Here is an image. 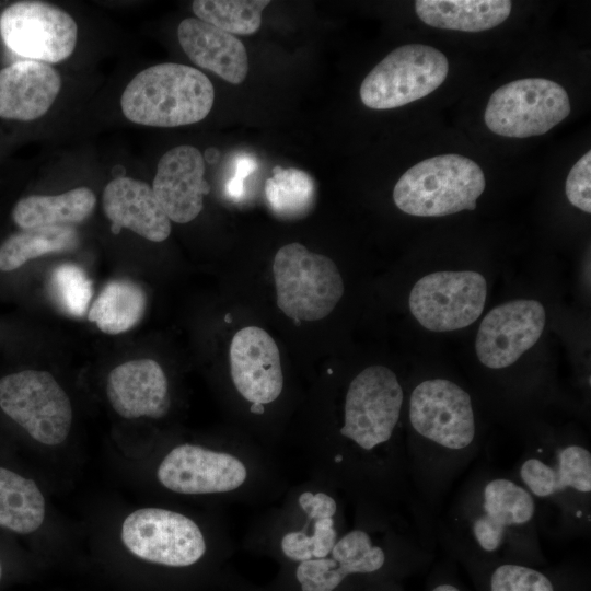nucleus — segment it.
<instances>
[{
  "mask_svg": "<svg viewBox=\"0 0 591 591\" xmlns=\"http://www.w3.org/2000/svg\"><path fill=\"white\" fill-rule=\"evenodd\" d=\"M270 3L268 0H195L193 12L224 32L251 35L262 24V12Z\"/></svg>",
  "mask_w": 591,
  "mask_h": 591,
  "instance_id": "cd10ccee",
  "label": "nucleus"
},
{
  "mask_svg": "<svg viewBox=\"0 0 591 591\" xmlns=\"http://www.w3.org/2000/svg\"><path fill=\"white\" fill-rule=\"evenodd\" d=\"M431 591H461V590L451 583H440L436 586Z\"/></svg>",
  "mask_w": 591,
  "mask_h": 591,
  "instance_id": "72a5a7b5",
  "label": "nucleus"
},
{
  "mask_svg": "<svg viewBox=\"0 0 591 591\" xmlns=\"http://www.w3.org/2000/svg\"><path fill=\"white\" fill-rule=\"evenodd\" d=\"M545 318L544 306L535 300H514L495 306L477 332L478 360L490 369L513 364L538 340Z\"/></svg>",
  "mask_w": 591,
  "mask_h": 591,
  "instance_id": "dca6fc26",
  "label": "nucleus"
},
{
  "mask_svg": "<svg viewBox=\"0 0 591 591\" xmlns=\"http://www.w3.org/2000/svg\"><path fill=\"white\" fill-rule=\"evenodd\" d=\"M537 503L511 472L480 467L461 485L437 533L441 543L479 556L540 549Z\"/></svg>",
  "mask_w": 591,
  "mask_h": 591,
  "instance_id": "f257e3e1",
  "label": "nucleus"
},
{
  "mask_svg": "<svg viewBox=\"0 0 591 591\" xmlns=\"http://www.w3.org/2000/svg\"><path fill=\"white\" fill-rule=\"evenodd\" d=\"M107 398L124 418L164 417L171 408L169 381L152 359H137L115 367L108 374Z\"/></svg>",
  "mask_w": 591,
  "mask_h": 591,
  "instance_id": "a211bd4d",
  "label": "nucleus"
},
{
  "mask_svg": "<svg viewBox=\"0 0 591 591\" xmlns=\"http://www.w3.org/2000/svg\"><path fill=\"white\" fill-rule=\"evenodd\" d=\"M255 160L248 155H240L235 161V172L233 177L245 181L256 169Z\"/></svg>",
  "mask_w": 591,
  "mask_h": 591,
  "instance_id": "2f4dec72",
  "label": "nucleus"
},
{
  "mask_svg": "<svg viewBox=\"0 0 591 591\" xmlns=\"http://www.w3.org/2000/svg\"><path fill=\"white\" fill-rule=\"evenodd\" d=\"M0 409L32 439L62 443L71 429L69 396L46 371L24 370L0 379Z\"/></svg>",
  "mask_w": 591,
  "mask_h": 591,
  "instance_id": "1a4fd4ad",
  "label": "nucleus"
},
{
  "mask_svg": "<svg viewBox=\"0 0 591 591\" xmlns=\"http://www.w3.org/2000/svg\"><path fill=\"white\" fill-rule=\"evenodd\" d=\"M146 294L135 282L126 279L107 283L93 302L88 320L111 335L129 331L144 315Z\"/></svg>",
  "mask_w": 591,
  "mask_h": 591,
  "instance_id": "393cba45",
  "label": "nucleus"
},
{
  "mask_svg": "<svg viewBox=\"0 0 591 591\" xmlns=\"http://www.w3.org/2000/svg\"><path fill=\"white\" fill-rule=\"evenodd\" d=\"M4 573H5L4 563H3V559L0 556V584L2 583V581L4 579Z\"/></svg>",
  "mask_w": 591,
  "mask_h": 591,
  "instance_id": "f704fd0d",
  "label": "nucleus"
},
{
  "mask_svg": "<svg viewBox=\"0 0 591 591\" xmlns=\"http://www.w3.org/2000/svg\"><path fill=\"white\" fill-rule=\"evenodd\" d=\"M273 274L277 306L298 324L326 317L344 294L343 278L335 263L298 242L277 251Z\"/></svg>",
  "mask_w": 591,
  "mask_h": 591,
  "instance_id": "6e6552de",
  "label": "nucleus"
},
{
  "mask_svg": "<svg viewBox=\"0 0 591 591\" xmlns=\"http://www.w3.org/2000/svg\"><path fill=\"white\" fill-rule=\"evenodd\" d=\"M487 282L473 270L436 271L420 278L409 294V310L426 329L450 332L464 328L482 314Z\"/></svg>",
  "mask_w": 591,
  "mask_h": 591,
  "instance_id": "ddd939ff",
  "label": "nucleus"
},
{
  "mask_svg": "<svg viewBox=\"0 0 591 591\" xmlns=\"http://www.w3.org/2000/svg\"><path fill=\"white\" fill-rule=\"evenodd\" d=\"M316 195L314 179L306 172L280 165L265 184V196L273 212L282 219H300L313 208Z\"/></svg>",
  "mask_w": 591,
  "mask_h": 591,
  "instance_id": "bb28decb",
  "label": "nucleus"
},
{
  "mask_svg": "<svg viewBox=\"0 0 591 591\" xmlns=\"http://www.w3.org/2000/svg\"><path fill=\"white\" fill-rule=\"evenodd\" d=\"M488 586L489 591H555L549 577L522 563H499Z\"/></svg>",
  "mask_w": 591,
  "mask_h": 591,
  "instance_id": "c756f323",
  "label": "nucleus"
},
{
  "mask_svg": "<svg viewBox=\"0 0 591 591\" xmlns=\"http://www.w3.org/2000/svg\"><path fill=\"white\" fill-rule=\"evenodd\" d=\"M3 43L27 60L60 62L73 53L78 26L70 14L42 1H20L0 16Z\"/></svg>",
  "mask_w": 591,
  "mask_h": 591,
  "instance_id": "4468645a",
  "label": "nucleus"
},
{
  "mask_svg": "<svg viewBox=\"0 0 591 591\" xmlns=\"http://www.w3.org/2000/svg\"><path fill=\"white\" fill-rule=\"evenodd\" d=\"M232 384L253 416H264L285 387L280 354L274 338L263 328L240 329L230 345Z\"/></svg>",
  "mask_w": 591,
  "mask_h": 591,
  "instance_id": "2eb2a0df",
  "label": "nucleus"
},
{
  "mask_svg": "<svg viewBox=\"0 0 591 591\" xmlns=\"http://www.w3.org/2000/svg\"><path fill=\"white\" fill-rule=\"evenodd\" d=\"M204 173V157L193 146L174 147L161 157L152 190L170 220L187 223L200 213L210 192Z\"/></svg>",
  "mask_w": 591,
  "mask_h": 591,
  "instance_id": "f3484780",
  "label": "nucleus"
},
{
  "mask_svg": "<svg viewBox=\"0 0 591 591\" xmlns=\"http://www.w3.org/2000/svg\"><path fill=\"white\" fill-rule=\"evenodd\" d=\"M227 195L233 200H240L245 193L244 181L231 177L225 185Z\"/></svg>",
  "mask_w": 591,
  "mask_h": 591,
  "instance_id": "473e14b6",
  "label": "nucleus"
},
{
  "mask_svg": "<svg viewBox=\"0 0 591 591\" xmlns=\"http://www.w3.org/2000/svg\"><path fill=\"white\" fill-rule=\"evenodd\" d=\"M213 101L215 89L205 73L165 62L136 74L123 92L120 106L125 117L135 124L177 127L206 118Z\"/></svg>",
  "mask_w": 591,
  "mask_h": 591,
  "instance_id": "423d86ee",
  "label": "nucleus"
},
{
  "mask_svg": "<svg viewBox=\"0 0 591 591\" xmlns=\"http://www.w3.org/2000/svg\"><path fill=\"white\" fill-rule=\"evenodd\" d=\"M273 452L234 443L210 448L181 443L158 465V482L185 496H212L232 503H257L280 498L288 482Z\"/></svg>",
  "mask_w": 591,
  "mask_h": 591,
  "instance_id": "7ed1b4c3",
  "label": "nucleus"
},
{
  "mask_svg": "<svg viewBox=\"0 0 591 591\" xmlns=\"http://www.w3.org/2000/svg\"><path fill=\"white\" fill-rule=\"evenodd\" d=\"M50 289L57 303L68 314L77 317L84 315L93 294L91 279L81 267L73 264H62L54 269Z\"/></svg>",
  "mask_w": 591,
  "mask_h": 591,
  "instance_id": "c85d7f7f",
  "label": "nucleus"
},
{
  "mask_svg": "<svg viewBox=\"0 0 591 591\" xmlns=\"http://www.w3.org/2000/svg\"><path fill=\"white\" fill-rule=\"evenodd\" d=\"M61 89L48 63L21 60L0 70V117L30 121L45 115Z\"/></svg>",
  "mask_w": 591,
  "mask_h": 591,
  "instance_id": "6ab92c4d",
  "label": "nucleus"
},
{
  "mask_svg": "<svg viewBox=\"0 0 591 591\" xmlns=\"http://www.w3.org/2000/svg\"><path fill=\"white\" fill-rule=\"evenodd\" d=\"M179 45L197 66L223 80L242 83L248 72V58L243 43L234 35L195 18L183 20L177 28Z\"/></svg>",
  "mask_w": 591,
  "mask_h": 591,
  "instance_id": "412c9836",
  "label": "nucleus"
},
{
  "mask_svg": "<svg viewBox=\"0 0 591 591\" xmlns=\"http://www.w3.org/2000/svg\"><path fill=\"white\" fill-rule=\"evenodd\" d=\"M280 498L251 525L245 543L293 564L327 556L349 523L346 498L312 477L289 486Z\"/></svg>",
  "mask_w": 591,
  "mask_h": 591,
  "instance_id": "20e7f679",
  "label": "nucleus"
},
{
  "mask_svg": "<svg viewBox=\"0 0 591 591\" xmlns=\"http://www.w3.org/2000/svg\"><path fill=\"white\" fill-rule=\"evenodd\" d=\"M591 152L584 153L571 167L566 179V196L580 210L591 212Z\"/></svg>",
  "mask_w": 591,
  "mask_h": 591,
  "instance_id": "7c9ffc66",
  "label": "nucleus"
},
{
  "mask_svg": "<svg viewBox=\"0 0 591 591\" xmlns=\"http://www.w3.org/2000/svg\"><path fill=\"white\" fill-rule=\"evenodd\" d=\"M95 205V194L88 187H78L54 196L22 198L14 206L12 218L23 230L66 225L85 220Z\"/></svg>",
  "mask_w": 591,
  "mask_h": 591,
  "instance_id": "5701e85b",
  "label": "nucleus"
},
{
  "mask_svg": "<svg viewBox=\"0 0 591 591\" xmlns=\"http://www.w3.org/2000/svg\"><path fill=\"white\" fill-rule=\"evenodd\" d=\"M513 476L559 534L587 535L591 526V451L579 441L538 442L521 452ZM542 523V522H541Z\"/></svg>",
  "mask_w": 591,
  "mask_h": 591,
  "instance_id": "39448f33",
  "label": "nucleus"
},
{
  "mask_svg": "<svg viewBox=\"0 0 591 591\" xmlns=\"http://www.w3.org/2000/svg\"><path fill=\"white\" fill-rule=\"evenodd\" d=\"M509 0H417L415 11L429 26L480 32L501 24L510 14Z\"/></svg>",
  "mask_w": 591,
  "mask_h": 591,
  "instance_id": "4be33fe9",
  "label": "nucleus"
},
{
  "mask_svg": "<svg viewBox=\"0 0 591 591\" xmlns=\"http://www.w3.org/2000/svg\"><path fill=\"white\" fill-rule=\"evenodd\" d=\"M352 520L327 556L294 564L300 591H336L351 577L373 576L395 554L434 542L430 518L351 506Z\"/></svg>",
  "mask_w": 591,
  "mask_h": 591,
  "instance_id": "f03ea898",
  "label": "nucleus"
},
{
  "mask_svg": "<svg viewBox=\"0 0 591 591\" xmlns=\"http://www.w3.org/2000/svg\"><path fill=\"white\" fill-rule=\"evenodd\" d=\"M485 176L473 160L455 153L436 155L408 169L393 189L398 209L417 217L474 210Z\"/></svg>",
  "mask_w": 591,
  "mask_h": 591,
  "instance_id": "0eeeda50",
  "label": "nucleus"
},
{
  "mask_svg": "<svg viewBox=\"0 0 591 591\" xmlns=\"http://www.w3.org/2000/svg\"><path fill=\"white\" fill-rule=\"evenodd\" d=\"M120 538L134 555L173 568L197 564L208 551L199 524L190 517L164 508H141L123 522Z\"/></svg>",
  "mask_w": 591,
  "mask_h": 591,
  "instance_id": "f8f14e48",
  "label": "nucleus"
},
{
  "mask_svg": "<svg viewBox=\"0 0 591 591\" xmlns=\"http://www.w3.org/2000/svg\"><path fill=\"white\" fill-rule=\"evenodd\" d=\"M103 209L112 231L123 228L152 241L162 242L171 233V220L159 204L152 187L130 177L111 181L103 193Z\"/></svg>",
  "mask_w": 591,
  "mask_h": 591,
  "instance_id": "aec40b11",
  "label": "nucleus"
},
{
  "mask_svg": "<svg viewBox=\"0 0 591 591\" xmlns=\"http://www.w3.org/2000/svg\"><path fill=\"white\" fill-rule=\"evenodd\" d=\"M45 513V498L37 484L0 464V529L31 534L40 528Z\"/></svg>",
  "mask_w": 591,
  "mask_h": 591,
  "instance_id": "b1692460",
  "label": "nucleus"
},
{
  "mask_svg": "<svg viewBox=\"0 0 591 591\" xmlns=\"http://www.w3.org/2000/svg\"><path fill=\"white\" fill-rule=\"evenodd\" d=\"M76 244L77 233L69 225L23 230L8 237L0 246V270H15L30 259L71 250Z\"/></svg>",
  "mask_w": 591,
  "mask_h": 591,
  "instance_id": "a878e982",
  "label": "nucleus"
},
{
  "mask_svg": "<svg viewBox=\"0 0 591 591\" xmlns=\"http://www.w3.org/2000/svg\"><path fill=\"white\" fill-rule=\"evenodd\" d=\"M448 71V59L437 48L420 44L401 46L367 74L360 99L372 109L404 106L438 89Z\"/></svg>",
  "mask_w": 591,
  "mask_h": 591,
  "instance_id": "9d476101",
  "label": "nucleus"
},
{
  "mask_svg": "<svg viewBox=\"0 0 591 591\" xmlns=\"http://www.w3.org/2000/svg\"><path fill=\"white\" fill-rule=\"evenodd\" d=\"M570 113L566 90L544 78L506 83L489 97L484 119L490 131L511 138L546 134Z\"/></svg>",
  "mask_w": 591,
  "mask_h": 591,
  "instance_id": "9b49d317",
  "label": "nucleus"
}]
</instances>
